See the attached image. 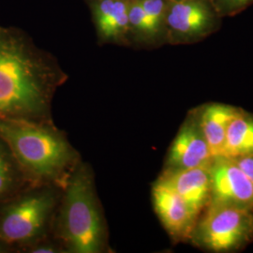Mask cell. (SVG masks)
Returning <instances> with one entry per match:
<instances>
[{
	"label": "cell",
	"mask_w": 253,
	"mask_h": 253,
	"mask_svg": "<svg viewBox=\"0 0 253 253\" xmlns=\"http://www.w3.org/2000/svg\"><path fill=\"white\" fill-rule=\"evenodd\" d=\"M67 79L25 31L0 26V119L54 122V95Z\"/></svg>",
	"instance_id": "6da1fadb"
},
{
	"label": "cell",
	"mask_w": 253,
	"mask_h": 253,
	"mask_svg": "<svg viewBox=\"0 0 253 253\" xmlns=\"http://www.w3.org/2000/svg\"><path fill=\"white\" fill-rule=\"evenodd\" d=\"M52 235L66 253H111L109 230L88 163L81 160L62 190Z\"/></svg>",
	"instance_id": "7a4b0ae2"
},
{
	"label": "cell",
	"mask_w": 253,
	"mask_h": 253,
	"mask_svg": "<svg viewBox=\"0 0 253 253\" xmlns=\"http://www.w3.org/2000/svg\"><path fill=\"white\" fill-rule=\"evenodd\" d=\"M0 135L33 184L64 188L82 160L66 133L54 122L0 119Z\"/></svg>",
	"instance_id": "3957f363"
},
{
	"label": "cell",
	"mask_w": 253,
	"mask_h": 253,
	"mask_svg": "<svg viewBox=\"0 0 253 253\" xmlns=\"http://www.w3.org/2000/svg\"><path fill=\"white\" fill-rule=\"evenodd\" d=\"M62 190L53 184H30L0 203V253H26L53 235Z\"/></svg>",
	"instance_id": "277c9868"
},
{
	"label": "cell",
	"mask_w": 253,
	"mask_h": 253,
	"mask_svg": "<svg viewBox=\"0 0 253 253\" xmlns=\"http://www.w3.org/2000/svg\"><path fill=\"white\" fill-rule=\"evenodd\" d=\"M253 237V209L210 202L200 215L190 242L214 253L240 249Z\"/></svg>",
	"instance_id": "5b68a950"
},
{
	"label": "cell",
	"mask_w": 253,
	"mask_h": 253,
	"mask_svg": "<svg viewBox=\"0 0 253 253\" xmlns=\"http://www.w3.org/2000/svg\"><path fill=\"white\" fill-rule=\"evenodd\" d=\"M217 18L210 0H172L167 6L165 33L172 42H192L214 31Z\"/></svg>",
	"instance_id": "8992f818"
},
{
	"label": "cell",
	"mask_w": 253,
	"mask_h": 253,
	"mask_svg": "<svg viewBox=\"0 0 253 253\" xmlns=\"http://www.w3.org/2000/svg\"><path fill=\"white\" fill-rule=\"evenodd\" d=\"M152 202L157 216L172 241H190L199 218L190 206L159 179L155 181L152 187Z\"/></svg>",
	"instance_id": "52a82bcc"
},
{
	"label": "cell",
	"mask_w": 253,
	"mask_h": 253,
	"mask_svg": "<svg viewBox=\"0 0 253 253\" xmlns=\"http://www.w3.org/2000/svg\"><path fill=\"white\" fill-rule=\"evenodd\" d=\"M214 158L193 114L185 120L170 145L163 172L210 166Z\"/></svg>",
	"instance_id": "ba28073f"
},
{
	"label": "cell",
	"mask_w": 253,
	"mask_h": 253,
	"mask_svg": "<svg viewBox=\"0 0 253 253\" xmlns=\"http://www.w3.org/2000/svg\"><path fill=\"white\" fill-rule=\"evenodd\" d=\"M211 200L253 209V185L234 159L215 157L210 165Z\"/></svg>",
	"instance_id": "9c48e42d"
},
{
	"label": "cell",
	"mask_w": 253,
	"mask_h": 253,
	"mask_svg": "<svg viewBox=\"0 0 253 253\" xmlns=\"http://www.w3.org/2000/svg\"><path fill=\"white\" fill-rule=\"evenodd\" d=\"M158 179L175 191L198 217L210 203V166L162 172Z\"/></svg>",
	"instance_id": "30bf717a"
},
{
	"label": "cell",
	"mask_w": 253,
	"mask_h": 253,
	"mask_svg": "<svg viewBox=\"0 0 253 253\" xmlns=\"http://www.w3.org/2000/svg\"><path fill=\"white\" fill-rule=\"evenodd\" d=\"M94 24L101 42H126L130 35L129 0H89Z\"/></svg>",
	"instance_id": "8fae6325"
},
{
	"label": "cell",
	"mask_w": 253,
	"mask_h": 253,
	"mask_svg": "<svg viewBox=\"0 0 253 253\" xmlns=\"http://www.w3.org/2000/svg\"><path fill=\"white\" fill-rule=\"evenodd\" d=\"M239 110L221 104L211 103L195 114L201 131L214 157L222 156L226 140L227 130Z\"/></svg>",
	"instance_id": "7c38bea8"
},
{
	"label": "cell",
	"mask_w": 253,
	"mask_h": 253,
	"mask_svg": "<svg viewBox=\"0 0 253 253\" xmlns=\"http://www.w3.org/2000/svg\"><path fill=\"white\" fill-rule=\"evenodd\" d=\"M31 183L6 140L0 135V203Z\"/></svg>",
	"instance_id": "4fadbf2b"
},
{
	"label": "cell",
	"mask_w": 253,
	"mask_h": 253,
	"mask_svg": "<svg viewBox=\"0 0 253 253\" xmlns=\"http://www.w3.org/2000/svg\"><path fill=\"white\" fill-rule=\"evenodd\" d=\"M222 156L228 158L253 157V117L238 112L227 130Z\"/></svg>",
	"instance_id": "5bb4252c"
},
{
	"label": "cell",
	"mask_w": 253,
	"mask_h": 253,
	"mask_svg": "<svg viewBox=\"0 0 253 253\" xmlns=\"http://www.w3.org/2000/svg\"><path fill=\"white\" fill-rule=\"evenodd\" d=\"M145 12L147 39L153 41L165 32V16L169 0H140Z\"/></svg>",
	"instance_id": "9a60e30c"
},
{
	"label": "cell",
	"mask_w": 253,
	"mask_h": 253,
	"mask_svg": "<svg viewBox=\"0 0 253 253\" xmlns=\"http://www.w3.org/2000/svg\"><path fill=\"white\" fill-rule=\"evenodd\" d=\"M218 15H234L252 5L253 0H210Z\"/></svg>",
	"instance_id": "2e32d148"
},
{
	"label": "cell",
	"mask_w": 253,
	"mask_h": 253,
	"mask_svg": "<svg viewBox=\"0 0 253 253\" xmlns=\"http://www.w3.org/2000/svg\"><path fill=\"white\" fill-rule=\"evenodd\" d=\"M26 253H66V252L61 244L52 235L30 247Z\"/></svg>",
	"instance_id": "e0dca14e"
},
{
	"label": "cell",
	"mask_w": 253,
	"mask_h": 253,
	"mask_svg": "<svg viewBox=\"0 0 253 253\" xmlns=\"http://www.w3.org/2000/svg\"><path fill=\"white\" fill-rule=\"evenodd\" d=\"M239 167L243 170L248 178L253 185V157H242L234 159Z\"/></svg>",
	"instance_id": "ac0fdd59"
},
{
	"label": "cell",
	"mask_w": 253,
	"mask_h": 253,
	"mask_svg": "<svg viewBox=\"0 0 253 253\" xmlns=\"http://www.w3.org/2000/svg\"><path fill=\"white\" fill-rule=\"evenodd\" d=\"M169 1H172V0H169Z\"/></svg>",
	"instance_id": "d6986e66"
}]
</instances>
